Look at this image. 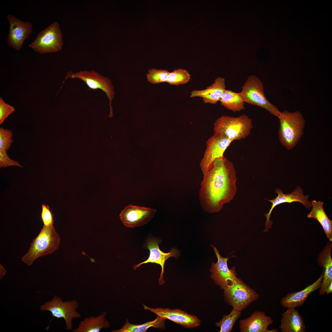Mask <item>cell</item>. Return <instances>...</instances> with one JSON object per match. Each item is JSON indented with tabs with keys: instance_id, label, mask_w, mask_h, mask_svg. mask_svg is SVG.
I'll list each match as a JSON object with an SVG mask.
<instances>
[{
	"instance_id": "cell-1",
	"label": "cell",
	"mask_w": 332,
	"mask_h": 332,
	"mask_svg": "<svg viewBox=\"0 0 332 332\" xmlns=\"http://www.w3.org/2000/svg\"><path fill=\"white\" fill-rule=\"evenodd\" d=\"M203 175L199 193L200 204L206 212H218L236 194L235 168L224 156L215 160Z\"/></svg>"
},
{
	"instance_id": "cell-2",
	"label": "cell",
	"mask_w": 332,
	"mask_h": 332,
	"mask_svg": "<svg viewBox=\"0 0 332 332\" xmlns=\"http://www.w3.org/2000/svg\"><path fill=\"white\" fill-rule=\"evenodd\" d=\"M278 118L279 141L286 149L291 150L297 144L303 134L305 120L299 111L290 112L284 111L281 112Z\"/></svg>"
},
{
	"instance_id": "cell-3",
	"label": "cell",
	"mask_w": 332,
	"mask_h": 332,
	"mask_svg": "<svg viewBox=\"0 0 332 332\" xmlns=\"http://www.w3.org/2000/svg\"><path fill=\"white\" fill-rule=\"evenodd\" d=\"M60 238L53 224L44 225L38 235L32 241L29 249L22 258L28 266L37 258L51 254L58 248Z\"/></svg>"
},
{
	"instance_id": "cell-4",
	"label": "cell",
	"mask_w": 332,
	"mask_h": 332,
	"mask_svg": "<svg viewBox=\"0 0 332 332\" xmlns=\"http://www.w3.org/2000/svg\"><path fill=\"white\" fill-rule=\"evenodd\" d=\"M214 126V134L222 135L232 141L246 138L253 128L251 119L245 114L236 117L222 116Z\"/></svg>"
},
{
	"instance_id": "cell-5",
	"label": "cell",
	"mask_w": 332,
	"mask_h": 332,
	"mask_svg": "<svg viewBox=\"0 0 332 332\" xmlns=\"http://www.w3.org/2000/svg\"><path fill=\"white\" fill-rule=\"evenodd\" d=\"M240 93L244 102L262 108L278 118L280 116L281 112L267 99L263 82L257 76H248Z\"/></svg>"
},
{
	"instance_id": "cell-6",
	"label": "cell",
	"mask_w": 332,
	"mask_h": 332,
	"mask_svg": "<svg viewBox=\"0 0 332 332\" xmlns=\"http://www.w3.org/2000/svg\"><path fill=\"white\" fill-rule=\"evenodd\" d=\"M63 42L59 23L54 22L41 31L29 47L41 54L60 51Z\"/></svg>"
},
{
	"instance_id": "cell-7",
	"label": "cell",
	"mask_w": 332,
	"mask_h": 332,
	"mask_svg": "<svg viewBox=\"0 0 332 332\" xmlns=\"http://www.w3.org/2000/svg\"><path fill=\"white\" fill-rule=\"evenodd\" d=\"M223 290L225 301L233 308L240 311L247 308L259 297L255 291L239 278Z\"/></svg>"
},
{
	"instance_id": "cell-8",
	"label": "cell",
	"mask_w": 332,
	"mask_h": 332,
	"mask_svg": "<svg viewBox=\"0 0 332 332\" xmlns=\"http://www.w3.org/2000/svg\"><path fill=\"white\" fill-rule=\"evenodd\" d=\"M79 306L78 302L75 299L63 301L60 297L55 295L52 300L42 305L40 309L43 312L50 311L52 315V318L54 317L58 319L63 318L66 329L70 330L73 328L72 320L81 317V314L77 310Z\"/></svg>"
},
{
	"instance_id": "cell-9",
	"label": "cell",
	"mask_w": 332,
	"mask_h": 332,
	"mask_svg": "<svg viewBox=\"0 0 332 332\" xmlns=\"http://www.w3.org/2000/svg\"><path fill=\"white\" fill-rule=\"evenodd\" d=\"M69 78L72 79L79 78L83 81L90 89H100L105 92L109 101L110 113L109 116L111 117L113 116L111 104L114 98L115 92L111 81L108 77L93 70H81L75 73L69 71L67 73L63 83Z\"/></svg>"
},
{
	"instance_id": "cell-10",
	"label": "cell",
	"mask_w": 332,
	"mask_h": 332,
	"mask_svg": "<svg viewBox=\"0 0 332 332\" xmlns=\"http://www.w3.org/2000/svg\"><path fill=\"white\" fill-rule=\"evenodd\" d=\"M213 247L217 258L216 263L213 262L210 271L211 274V277L215 284L219 286L221 289L224 290L232 285L238 278L235 268L233 267L230 269L228 267L227 260L231 257L224 258L219 254L215 247Z\"/></svg>"
},
{
	"instance_id": "cell-11",
	"label": "cell",
	"mask_w": 332,
	"mask_h": 332,
	"mask_svg": "<svg viewBox=\"0 0 332 332\" xmlns=\"http://www.w3.org/2000/svg\"><path fill=\"white\" fill-rule=\"evenodd\" d=\"M275 192L278 194L277 196L275 198L271 200L266 199L271 203L272 205L268 212L264 214L266 218V220L265 223V229L263 232H267L270 228H272L273 221L270 220V216L274 208L278 205L284 203H290L298 202L301 203L309 210L312 207L311 202L308 200L309 195L307 194L304 195L302 189L299 186H297L290 193L285 194L278 188H276Z\"/></svg>"
},
{
	"instance_id": "cell-12",
	"label": "cell",
	"mask_w": 332,
	"mask_h": 332,
	"mask_svg": "<svg viewBox=\"0 0 332 332\" xmlns=\"http://www.w3.org/2000/svg\"><path fill=\"white\" fill-rule=\"evenodd\" d=\"M232 141L225 136L213 134L206 142V148L200 165L203 174L216 159L224 157L223 154Z\"/></svg>"
},
{
	"instance_id": "cell-13",
	"label": "cell",
	"mask_w": 332,
	"mask_h": 332,
	"mask_svg": "<svg viewBox=\"0 0 332 332\" xmlns=\"http://www.w3.org/2000/svg\"><path fill=\"white\" fill-rule=\"evenodd\" d=\"M155 209L130 204L121 212L120 217L123 224L134 228L147 224L154 216Z\"/></svg>"
},
{
	"instance_id": "cell-14",
	"label": "cell",
	"mask_w": 332,
	"mask_h": 332,
	"mask_svg": "<svg viewBox=\"0 0 332 332\" xmlns=\"http://www.w3.org/2000/svg\"><path fill=\"white\" fill-rule=\"evenodd\" d=\"M10 25L7 38L8 45L17 51L22 48L25 40L32 32L33 25L29 21L23 22L12 14L7 16Z\"/></svg>"
},
{
	"instance_id": "cell-15",
	"label": "cell",
	"mask_w": 332,
	"mask_h": 332,
	"mask_svg": "<svg viewBox=\"0 0 332 332\" xmlns=\"http://www.w3.org/2000/svg\"><path fill=\"white\" fill-rule=\"evenodd\" d=\"M145 310L155 314L160 318L168 319L187 328H192L200 325V321L195 316L178 309L162 308H153L143 304Z\"/></svg>"
},
{
	"instance_id": "cell-16",
	"label": "cell",
	"mask_w": 332,
	"mask_h": 332,
	"mask_svg": "<svg viewBox=\"0 0 332 332\" xmlns=\"http://www.w3.org/2000/svg\"><path fill=\"white\" fill-rule=\"evenodd\" d=\"M159 243L160 241L156 239L150 238L147 240L146 247L150 251L149 257L146 260L134 265L133 269L135 270L141 265L149 263L160 265L161 267V271L159 279V284L161 285H163L165 282L163 277L165 261L170 257L176 258L179 255V253L177 249L174 248L171 249L168 253H164L160 249Z\"/></svg>"
},
{
	"instance_id": "cell-17",
	"label": "cell",
	"mask_w": 332,
	"mask_h": 332,
	"mask_svg": "<svg viewBox=\"0 0 332 332\" xmlns=\"http://www.w3.org/2000/svg\"><path fill=\"white\" fill-rule=\"evenodd\" d=\"M273 321L265 312L256 311L247 318L239 322L241 332H267Z\"/></svg>"
},
{
	"instance_id": "cell-18",
	"label": "cell",
	"mask_w": 332,
	"mask_h": 332,
	"mask_svg": "<svg viewBox=\"0 0 332 332\" xmlns=\"http://www.w3.org/2000/svg\"><path fill=\"white\" fill-rule=\"evenodd\" d=\"M226 88L225 79L219 77L215 79L211 85L206 89L192 91L191 93L190 97H201L204 103L214 104L219 101Z\"/></svg>"
},
{
	"instance_id": "cell-19",
	"label": "cell",
	"mask_w": 332,
	"mask_h": 332,
	"mask_svg": "<svg viewBox=\"0 0 332 332\" xmlns=\"http://www.w3.org/2000/svg\"><path fill=\"white\" fill-rule=\"evenodd\" d=\"M323 275V271L320 277L313 283L300 291L288 294L281 299V305L283 307L287 308H295L302 305L310 293L320 288Z\"/></svg>"
},
{
	"instance_id": "cell-20",
	"label": "cell",
	"mask_w": 332,
	"mask_h": 332,
	"mask_svg": "<svg viewBox=\"0 0 332 332\" xmlns=\"http://www.w3.org/2000/svg\"><path fill=\"white\" fill-rule=\"evenodd\" d=\"M279 328L282 332H305L303 319L295 308H290L282 314Z\"/></svg>"
},
{
	"instance_id": "cell-21",
	"label": "cell",
	"mask_w": 332,
	"mask_h": 332,
	"mask_svg": "<svg viewBox=\"0 0 332 332\" xmlns=\"http://www.w3.org/2000/svg\"><path fill=\"white\" fill-rule=\"evenodd\" d=\"M332 244L328 243L319 255L317 262L323 267V278L319 288V294L324 295L328 286L332 283V260L331 251Z\"/></svg>"
},
{
	"instance_id": "cell-22",
	"label": "cell",
	"mask_w": 332,
	"mask_h": 332,
	"mask_svg": "<svg viewBox=\"0 0 332 332\" xmlns=\"http://www.w3.org/2000/svg\"><path fill=\"white\" fill-rule=\"evenodd\" d=\"M106 312L104 311L97 316L86 317L73 332H100L102 328L108 329L110 325L106 318Z\"/></svg>"
},
{
	"instance_id": "cell-23",
	"label": "cell",
	"mask_w": 332,
	"mask_h": 332,
	"mask_svg": "<svg viewBox=\"0 0 332 332\" xmlns=\"http://www.w3.org/2000/svg\"><path fill=\"white\" fill-rule=\"evenodd\" d=\"M312 209L307 215L308 218L317 219L322 227L329 241H332V221L326 215L323 208V202L313 200L311 202Z\"/></svg>"
},
{
	"instance_id": "cell-24",
	"label": "cell",
	"mask_w": 332,
	"mask_h": 332,
	"mask_svg": "<svg viewBox=\"0 0 332 332\" xmlns=\"http://www.w3.org/2000/svg\"><path fill=\"white\" fill-rule=\"evenodd\" d=\"M221 105L234 112L245 109L244 102L240 93L226 89L220 100Z\"/></svg>"
},
{
	"instance_id": "cell-25",
	"label": "cell",
	"mask_w": 332,
	"mask_h": 332,
	"mask_svg": "<svg viewBox=\"0 0 332 332\" xmlns=\"http://www.w3.org/2000/svg\"><path fill=\"white\" fill-rule=\"evenodd\" d=\"M165 319H161L158 317L154 320L146 322L144 323L136 325L130 323L128 319L121 328L114 330L113 332H145L151 327L161 329H165Z\"/></svg>"
},
{
	"instance_id": "cell-26",
	"label": "cell",
	"mask_w": 332,
	"mask_h": 332,
	"mask_svg": "<svg viewBox=\"0 0 332 332\" xmlns=\"http://www.w3.org/2000/svg\"><path fill=\"white\" fill-rule=\"evenodd\" d=\"M241 311L233 308L228 314L224 315L221 320L215 323L220 328V332H231L236 321L240 317Z\"/></svg>"
},
{
	"instance_id": "cell-27",
	"label": "cell",
	"mask_w": 332,
	"mask_h": 332,
	"mask_svg": "<svg viewBox=\"0 0 332 332\" xmlns=\"http://www.w3.org/2000/svg\"><path fill=\"white\" fill-rule=\"evenodd\" d=\"M191 76L186 70L181 68L176 69L169 73L166 82L174 85H183L189 81Z\"/></svg>"
},
{
	"instance_id": "cell-28",
	"label": "cell",
	"mask_w": 332,
	"mask_h": 332,
	"mask_svg": "<svg viewBox=\"0 0 332 332\" xmlns=\"http://www.w3.org/2000/svg\"><path fill=\"white\" fill-rule=\"evenodd\" d=\"M169 73L166 70L152 68L146 74L147 80L153 84L166 82Z\"/></svg>"
},
{
	"instance_id": "cell-29",
	"label": "cell",
	"mask_w": 332,
	"mask_h": 332,
	"mask_svg": "<svg viewBox=\"0 0 332 332\" xmlns=\"http://www.w3.org/2000/svg\"><path fill=\"white\" fill-rule=\"evenodd\" d=\"M12 131L8 129L0 128V149L7 151L13 141Z\"/></svg>"
},
{
	"instance_id": "cell-30",
	"label": "cell",
	"mask_w": 332,
	"mask_h": 332,
	"mask_svg": "<svg viewBox=\"0 0 332 332\" xmlns=\"http://www.w3.org/2000/svg\"><path fill=\"white\" fill-rule=\"evenodd\" d=\"M15 111L14 107L6 103L2 98H0V124H2L4 120L10 115Z\"/></svg>"
},
{
	"instance_id": "cell-31",
	"label": "cell",
	"mask_w": 332,
	"mask_h": 332,
	"mask_svg": "<svg viewBox=\"0 0 332 332\" xmlns=\"http://www.w3.org/2000/svg\"><path fill=\"white\" fill-rule=\"evenodd\" d=\"M7 151L0 149V168H5L11 166L23 167L18 162L10 159L7 154Z\"/></svg>"
},
{
	"instance_id": "cell-32",
	"label": "cell",
	"mask_w": 332,
	"mask_h": 332,
	"mask_svg": "<svg viewBox=\"0 0 332 332\" xmlns=\"http://www.w3.org/2000/svg\"><path fill=\"white\" fill-rule=\"evenodd\" d=\"M41 218L44 225L48 226L53 224V220L52 213L48 205L42 204Z\"/></svg>"
},
{
	"instance_id": "cell-33",
	"label": "cell",
	"mask_w": 332,
	"mask_h": 332,
	"mask_svg": "<svg viewBox=\"0 0 332 332\" xmlns=\"http://www.w3.org/2000/svg\"><path fill=\"white\" fill-rule=\"evenodd\" d=\"M6 270L5 268L1 265L0 264V279L1 280L3 276L5 275L6 272Z\"/></svg>"
},
{
	"instance_id": "cell-34",
	"label": "cell",
	"mask_w": 332,
	"mask_h": 332,
	"mask_svg": "<svg viewBox=\"0 0 332 332\" xmlns=\"http://www.w3.org/2000/svg\"><path fill=\"white\" fill-rule=\"evenodd\" d=\"M332 292V283H331L327 287L326 291V293L327 294H330Z\"/></svg>"
},
{
	"instance_id": "cell-35",
	"label": "cell",
	"mask_w": 332,
	"mask_h": 332,
	"mask_svg": "<svg viewBox=\"0 0 332 332\" xmlns=\"http://www.w3.org/2000/svg\"><path fill=\"white\" fill-rule=\"evenodd\" d=\"M278 332V331L277 329H275L273 328L271 330H267V332Z\"/></svg>"
}]
</instances>
